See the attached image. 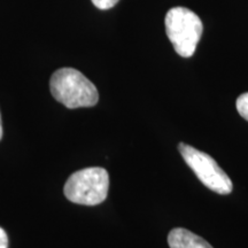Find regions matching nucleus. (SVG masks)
Segmentation results:
<instances>
[{
	"mask_svg": "<svg viewBox=\"0 0 248 248\" xmlns=\"http://www.w3.org/2000/svg\"><path fill=\"white\" fill-rule=\"evenodd\" d=\"M49 86L52 95L71 109L95 106L99 100L95 85L74 68H61L55 71Z\"/></svg>",
	"mask_w": 248,
	"mask_h": 248,
	"instance_id": "1",
	"label": "nucleus"
},
{
	"mask_svg": "<svg viewBox=\"0 0 248 248\" xmlns=\"http://www.w3.org/2000/svg\"><path fill=\"white\" fill-rule=\"evenodd\" d=\"M164 24L167 36L177 54L183 58L192 57L203 31L200 17L186 7H173L167 13Z\"/></svg>",
	"mask_w": 248,
	"mask_h": 248,
	"instance_id": "2",
	"label": "nucleus"
},
{
	"mask_svg": "<svg viewBox=\"0 0 248 248\" xmlns=\"http://www.w3.org/2000/svg\"><path fill=\"white\" fill-rule=\"evenodd\" d=\"M109 175L100 167H91L74 172L64 184V195L71 202L95 206L106 200Z\"/></svg>",
	"mask_w": 248,
	"mask_h": 248,
	"instance_id": "3",
	"label": "nucleus"
},
{
	"mask_svg": "<svg viewBox=\"0 0 248 248\" xmlns=\"http://www.w3.org/2000/svg\"><path fill=\"white\" fill-rule=\"evenodd\" d=\"M178 151L185 163L206 187L218 194L231 193L232 181L210 155L184 142H179Z\"/></svg>",
	"mask_w": 248,
	"mask_h": 248,
	"instance_id": "4",
	"label": "nucleus"
},
{
	"mask_svg": "<svg viewBox=\"0 0 248 248\" xmlns=\"http://www.w3.org/2000/svg\"><path fill=\"white\" fill-rule=\"evenodd\" d=\"M170 248H213L203 238L184 228L172 229L168 234Z\"/></svg>",
	"mask_w": 248,
	"mask_h": 248,
	"instance_id": "5",
	"label": "nucleus"
},
{
	"mask_svg": "<svg viewBox=\"0 0 248 248\" xmlns=\"http://www.w3.org/2000/svg\"><path fill=\"white\" fill-rule=\"evenodd\" d=\"M235 106H237V110L240 114V116L248 121V92L239 95V98L237 99Z\"/></svg>",
	"mask_w": 248,
	"mask_h": 248,
	"instance_id": "6",
	"label": "nucleus"
},
{
	"mask_svg": "<svg viewBox=\"0 0 248 248\" xmlns=\"http://www.w3.org/2000/svg\"><path fill=\"white\" fill-rule=\"evenodd\" d=\"M119 1L120 0H92L93 5L99 9H102V11L113 8Z\"/></svg>",
	"mask_w": 248,
	"mask_h": 248,
	"instance_id": "7",
	"label": "nucleus"
},
{
	"mask_svg": "<svg viewBox=\"0 0 248 248\" xmlns=\"http://www.w3.org/2000/svg\"><path fill=\"white\" fill-rule=\"evenodd\" d=\"M0 248H8V237L2 228H0Z\"/></svg>",
	"mask_w": 248,
	"mask_h": 248,
	"instance_id": "8",
	"label": "nucleus"
},
{
	"mask_svg": "<svg viewBox=\"0 0 248 248\" xmlns=\"http://www.w3.org/2000/svg\"><path fill=\"white\" fill-rule=\"evenodd\" d=\"M2 138V123H1V115H0V140Z\"/></svg>",
	"mask_w": 248,
	"mask_h": 248,
	"instance_id": "9",
	"label": "nucleus"
}]
</instances>
